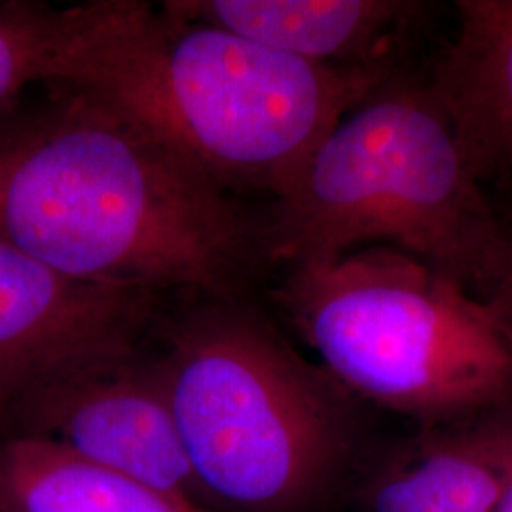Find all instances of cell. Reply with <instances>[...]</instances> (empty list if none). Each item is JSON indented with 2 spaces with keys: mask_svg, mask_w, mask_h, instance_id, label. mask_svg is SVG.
I'll return each mask as SVG.
<instances>
[{
  "mask_svg": "<svg viewBox=\"0 0 512 512\" xmlns=\"http://www.w3.org/2000/svg\"><path fill=\"white\" fill-rule=\"evenodd\" d=\"M0 112V241L90 283L241 296L266 258L262 226L90 93Z\"/></svg>",
  "mask_w": 512,
  "mask_h": 512,
  "instance_id": "6da1fadb",
  "label": "cell"
},
{
  "mask_svg": "<svg viewBox=\"0 0 512 512\" xmlns=\"http://www.w3.org/2000/svg\"><path fill=\"white\" fill-rule=\"evenodd\" d=\"M389 80L391 67L315 65L141 0L61 8L46 78L122 112L228 194L274 198Z\"/></svg>",
  "mask_w": 512,
  "mask_h": 512,
  "instance_id": "7a4b0ae2",
  "label": "cell"
},
{
  "mask_svg": "<svg viewBox=\"0 0 512 512\" xmlns=\"http://www.w3.org/2000/svg\"><path fill=\"white\" fill-rule=\"evenodd\" d=\"M154 361L209 511L319 512L338 494L359 399L241 296H200Z\"/></svg>",
  "mask_w": 512,
  "mask_h": 512,
  "instance_id": "3957f363",
  "label": "cell"
},
{
  "mask_svg": "<svg viewBox=\"0 0 512 512\" xmlns=\"http://www.w3.org/2000/svg\"><path fill=\"white\" fill-rule=\"evenodd\" d=\"M499 236L501 217L427 86L391 80L321 139L262 224L264 256L291 268L384 245L473 294Z\"/></svg>",
  "mask_w": 512,
  "mask_h": 512,
  "instance_id": "277c9868",
  "label": "cell"
},
{
  "mask_svg": "<svg viewBox=\"0 0 512 512\" xmlns=\"http://www.w3.org/2000/svg\"><path fill=\"white\" fill-rule=\"evenodd\" d=\"M359 401L435 427L512 404V340L456 279L393 247L291 268L279 293Z\"/></svg>",
  "mask_w": 512,
  "mask_h": 512,
  "instance_id": "5b68a950",
  "label": "cell"
},
{
  "mask_svg": "<svg viewBox=\"0 0 512 512\" xmlns=\"http://www.w3.org/2000/svg\"><path fill=\"white\" fill-rule=\"evenodd\" d=\"M156 293L59 274L0 241V429L35 391L143 349Z\"/></svg>",
  "mask_w": 512,
  "mask_h": 512,
  "instance_id": "8992f818",
  "label": "cell"
},
{
  "mask_svg": "<svg viewBox=\"0 0 512 512\" xmlns=\"http://www.w3.org/2000/svg\"><path fill=\"white\" fill-rule=\"evenodd\" d=\"M0 435L50 440L203 505L154 355L143 349L44 385L18 404Z\"/></svg>",
  "mask_w": 512,
  "mask_h": 512,
  "instance_id": "52a82bcc",
  "label": "cell"
},
{
  "mask_svg": "<svg viewBox=\"0 0 512 512\" xmlns=\"http://www.w3.org/2000/svg\"><path fill=\"white\" fill-rule=\"evenodd\" d=\"M512 490V404L421 427L365 484L368 512H490Z\"/></svg>",
  "mask_w": 512,
  "mask_h": 512,
  "instance_id": "ba28073f",
  "label": "cell"
},
{
  "mask_svg": "<svg viewBox=\"0 0 512 512\" xmlns=\"http://www.w3.org/2000/svg\"><path fill=\"white\" fill-rule=\"evenodd\" d=\"M165 6L329 67H389V48L425 8L403 0H173Z\"/></svg>",
  "mask_w": 512,
  "mask_h": 512,
  "instance_id": "9c48e42d",
  "label": "cell"
},
{
  "mask_svg": "<svg viewBox=\"0 0 512 512\" xmlns=\"http://www.w3.org/2000/svg\"><path fill=\"white\" fill-rule=\"evenodd\" d=\"M458 18L427 90L478 183L512 184V0H459Z\"/></svg>",
  "mask_w": 512,
  "mask_h": 512,
  "instance_id": "30bf717a",
  "label": "cell"
},
{
  "mask_svg": "<svg viewBox=\"0 0 512 512\" xmlns=\"http://www.w3.org/2000/svg\"><path fill=\"white\" fill-rule=\"evenodd\" d=\"M0 512H213L33 437L0 435Z\"/></svg>",
  "mask_w": 512,
  "mask_h": 512,
  "instance_id": "8fae6325",
  "label": "cell"
},
{
  "mask_svg": "<svg viewBox=\"0 0 512 512\" xmlns=\"http://www.w3.org/2000/svg\"><path fill=\"white\" fill-rule=\"evenodd\" d=\"M61 8L0 0V112L29 86L42 84L54 57Z\"/></svg>",
  "mask_w": 512,
  "mask_h": 512,
  "instance_id": "7c38bea8",
  "label": "cell"
},
{
  "mask_svg": "<svg viewBox=\"0 0 512 512\" xmlns=\"http://www.w3.org/2000/svg\"><path fill=\"white\" fill-rule=\"evenodd\" d=\"M475 296L494 313L512 340V219H501L499 243L486 274L475 289Z\"/></svg>",
  "mask_w": 512,
  "mask_h": 512,
  "instance_id": "4fadbf2b",
  "label": "cell"
},
{
  "mask_svg": "<svg viewBox=\"0 0 512 512\" xmlns=\"http://www.w3.org/2000/svg\"><path fill=\"white\" fill-rule=\"evenodd\" d=\"M490 512H512V490Z\"/></svg>",
  "mask_w": 512,
  "mask_h": 512,
  "instance_id": "5bb4252c",
  "label": "cell"
}]
</instances>
